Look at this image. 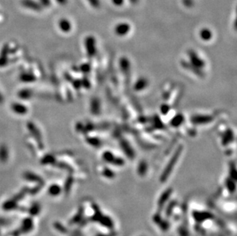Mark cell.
Wrapping results in <instances>:
<instances>
[{"label": "cell", "mask_w": 237, "mask_h": 236, "mask_svg": "<svg viewBox=\"0 0 237 236\" xmlns=\"http://www.w3.org/2000/svg\"><path fill=\"white\" fill-rule=\"evenodd\" d=\"M183 5L187 8H190L193 6V0H183Z\"/></svg>", "instance_id": "83f0119b"}, {"label": "cell", "mask_w": 237, "mask_h": 236, "mask_svg": "<svg viewBox=\"0 0 237 236\" xmlns=\"http://www.w3.org/2000/svg\"><path fill=\"white\" fill-rule=\"evenodd\" d=\"M120 62L122 71H123V72L125 75L126 74L127 75L129 73V71H130V63H129V61L127 58H121Z\"/></svg>", "instance_id": "e0dca14e"}, {"label": "cell", "mask_w": 237, "mask_h": 236, "mask_svg": "<svg viewBox=\"0 0 237 236\" xmlns=\"http://www.w3.org/2000/svg\"><path fill=\"white\" fill-rule=\"evenodd\" d=\"M200 37L202 40L205 41V42H208L213 37V33L211 30L209 29L208 28H203L200 30Z\"/></svg>", "instance_id": "7c38bea8"}, {"label": "cell", "mask_w": 237, "mask_h": 236, "mask_svg": "<svg viewBox=\"0 0 237 236\" xmlns=\"http://www.w3.org/2000/svg\"><path fill=\"white\" fill-rule=\"evenodd\" d=\"M49 192L52 196H57L59 195V193H60V187H59L56 185L52 186L49 189Z\"/></svg>", "instance_id": "cb8c5ba5"}, {"label": "cell", "mask_w": 237, "mask_h": 236, "mask_svg": "<svg viewBox=\"0 0 237 236\" xmlns=\"http://www.w3.org/2000/svg\"><path fill=\"white\" fill-rule=\"evenodd\" d=\"M25 178L26 179H29L31 181H35V182H38V181H41V179L39 178V176H38L37 175L34 174V173H26L24 175Z\"/></svg>", "instance_id": "7402d4cb"}, {"label": "cell", "mask_w": 237, "mask_h": 236, "mask_svg": "<svg viewBox=\"0 0 237 236\" xmlns=\"http://www.w3.org/2000/svg\"><path fill=\"white\" fill-rule=\"evenodd\" d=\"M85 48L86 52L89 57L92 58L95 55L97 49H96V41L93 36H88L85 39Z\"/></svg>", "instance_id": "277c9868"}, {"label": "cell", "mask_w": 237, "mask_h": 236, "mask_svg": "<svg viewBox=\"0 0 237 236\" xmlns=\"http://www.w3.org/2000/svg\"><path fill=\"white\" fill-rule=\"evenodd\" d=\"M182 150H183V146H179V147L177 149V150H176L174 154L173 155V156H172L171 159H170V162H169L168 164L167 165V167H166L165 170H164V172L163 175H162V176H161V180L162 181H165L166 179H167V178L168 177L169 174H170L171 171L173 170V166H174L175 163L177 162V160H178V158H179V156H180V153H181Z\"/></svg>", "instance_id": "6da1fadb"}, {"label": "cell", "mask_w": 237, "mask_h": 236, "mask_svg": "<svg viewBox=\"0 0 237 236\" xmlns=\"http://www.w3.org/2000/svg\"><path fill=\"white\" fill-rule=\"evenodd\" d=\"M19 79L21 81L25 82V83H31V82H34L36 78L33 74L25 72V73L21 74L19 76Z\"/></svg>", "instance_id": "9a60e30c"}, {"label": "cell", "mask_w": 237, "mask_h": 236, "mask_svg": "<svg viewBox=\"0 0 237 236\" xmlns=\"http://www.w3.org/2000/svg\"><path fill=\"white\" fill-rule=\"evenodd\" d=\"M39 206H36H36H33V207L31 208V214H33V215H36V214H37L38 212H39Z\"/></svg>", "instance_id": "f546056e"}, {"label": "cell", "mask_w": 237, "mask_h": 236, "mask_svg": "<svg viewBox=\"0 0 237 236\" xmlns=\"http://www.w3.org/2000/svg\"><path fill=\"white\" fill-rule=\"evenodd\" d=\"M57 2L62 5L66 4V3H67V0H57Z\"/></svg>", "instance_id": "1f68e13d"}, {"label": "cell", "mask_w": 237, "mask_h": 236, "mask_svg": "<svg viewBox=\"0 0 237 236\" xmlns=\"http://www.w3.org/2000/svg\"><path fill=\"white\" fill-rule=\"evenodd\" d=\"M23 4H24V6H26V7L30 8L31 9H34V10H39V9H40V6H39L37 3L33 2L31 1H29V0L23 2Z\"/></svg>", "instance_id": "44dd1931"}, {"label": "cell", "mask_w": 237, "mask_h": 236, "mask_svg": "<svg viewBox=\"0 0 237 236\" xmlns=\"http://www.w3.org/2000/svg\"><path fill=\"white\" fill-rule=\"evenodd\" d=\"M9 158V150L8 147L5 144H2L0 146V162L6 163Z\"/></svg>", "instance_id": "5bb4252c"}, {"label": "cell", "mask_w": 237, "mask_h": 236, "mask_svg": "<svg viewBox=\"0 0 237 236\" xmlns=\"http://www.w3.org/2000/svg\"><path fill=\"white\" fill-rule=\"evenodd\" d=\"M148 85V81L145 78V77H140L134 85V90L139 91V90H142L145 89Z\"/></svg>", "instance_id": "8fae6325"}, {"label": "cell", "mask_w": 237, "mask_h": 236, "mask_svg": "<svg viewBox=\"0 0 237 236\" xmlns=\"http://www.w3.org/2000/svg\"><path fill=\"white\" fill-rule=\"evenodd\" d=\"M87 141L88 143H89V144L91 145H94V146H95V145L97 144V143H98V140H97V139H96V138H88L87 139Z\"/></svg>", "instance_id": "f1b7e54d"}, {"label": "cell", "mask_w": 237, "mask_h": 236, "mask_svg": "<svg viewBox=\"0 0 237 236\" xmlns=\"http://www.w3.org/2000/svg\"><path fill=\"white\" fill-rule=\"evenodd\" d=\"M181 65L183 66L185 69L190 71V72H192V73H194L195 75L198 76V77H203V76H204V73H203V71H202L201 69L198 68V67L193 65V64L190 63V62H187V61L183 60L181 62Z\"/></svg>", "instance_id": "8992f818"}, {"label": "cell", "mask_w": 237, "mask_h": 236, "mask_svg": "<svg viewBox=\"0 0 237 236\" xmlns=\"http://www.w3.org/2000/svg\"><path fill=\"white\" fill-rule=\"evenodd\" d=\"M9 52V48L8 44L3 45L0 52V67L6 66L8 64V54Z\"/></svg>", "instance_id": "9c48e42d"}, {"label": "cell", "mask_w": 237, "mask_h": 236, "mask_svg": "<svg viewBox=\"0 0 237 236\" xmlns=\"http://www.w3.org/2000/svg\"><path fill=\"white\" fill-rule=\"evenodd\" d=\"M81 69H82L84 72H88L89 71V66L88 65V64H83Z\"/></svg>", "instance_id": "4dcf8cb0"}, {"label": "cell", "mask_w": 237, "mask_h": 236, "mask_svg": "<svg viewBox=\"0 0 237 236\" xmlns=\"http://www.w3.org/2000/svg\"><path fill=\"white\" fill-rule=\"evenodd\" d=\"M183 116L181 114H178L177 115V116H175L174 118H173V119L171 120V122H170V123H171V125L173 127H179L180 124H181L182 123H183Z\"/></svg>", "instance_id": "ac0fdd59"}, {"label": "cell", "mask_w": 237, "mask_h": 236, "mask_svg": "<svg viewBox=\"0 0 237 236\" xmlns=\"http://www.w3.org/2000/svg\"><path fill=\"white\" fill-rule=\"evenodd\" d=\"M92 112L94 114H97L100 112V103L98 100L94 98L92 101V107H91Z\"/></svg>", "instance_id": "d6986e66"}, {"label": "cell", "mask_w": 237, "mask_h": 236, "mask_svg": "<svg viewBox=\"0 0 237 236\" xmlns=\"http://www.w3.org/2000/svg\"><path fill=\"white\" fill-rule=\"evenodd\" d=\"M55 159L54 156H51V155H46L42 159L41 163L43 164H50V163H55Z\"/></svg>", "instance_id": "603a6c76"}, {"label": "cell", "mask_w": 237, "mask_h": 236, "mask_svg": "<svg viewBox=\"0 0 237 236\" xmlns=\"http://www.w3.org/2000/svg\"><path fill=\"white\" fill-rule=\"evenodd\" d=\"M27 128L29 130V133H31V136L35 138V140L37 142L38 146H39L40 149H42L44 145H43V140L42 137H41V133L39 130V129L36 127V125L35 124L32 122H28L27 123Z\"/></svg>", "instance_id": "7a4b0ae2"}, {"label": "cell", "mask_w": 237, "mask_h": 236, "mask_svg": "<svg viewBox=\"0 0 237 236\" xmlns=\"http://www.w3.org/2000/svg\"><path fill=\"white\" fill-rule=\"evenodd\" d=\"M130 30V25L127 22H120L114 28V32L118 36H124L128 34Z\"/></svg>", "instance_id": "5b68a950"}, {"label": "cell", "mask_w": 237, "mask_h": 236, "mask_svg": "<svg viewBox=\"0 0 237 236\" xmlns=\"http://www.w3.org/2000/svg\"><path fill=\"white\" fill-rule=\"evenodd\" d=\"M104 159L107 162H109V163H114V164H117V165H121L124 163V161L122 159H120V158H117L112 154L111 152L109 151H106L105 153H104L103 156Z\"/></svg>", "instance_id": "30bf717a"}, {"label": "cell", "mask_w": 237, "mask_h": 236, "mask_svg": "<svg viewBox=\"0 0 237 236\" xmlns=\"http://www.w3.org/2000/svg\"><path fill=\"white\" fill-rule=\"evenodd\" d=\"M188 56L189 58H190V62L191 64H193V65L196 66V67H198V68H203L206 65V63L203 61V58L200 57L198 55V54L196 52L193 50H189L188 51Z\"/></svg>", "instance_id": "3957f363"}, {"label": "cell", "mask_w": 237, "mask_h": 236, "mask_svg": "<svg viewBox=\"0 0 237 236\" xmlns=\"http://www.w3.org/2000/svg\"><path fill=\"white\" fill-rule=\"evenodd\" d=\"M169 110H170V107L167 104H163L160 107V110H161V113L163 114H167L168 113Z\"/></svg>", "instance_id": "484cf974"}, {"label": "cell", "mask_w": 237, "mask_h": 236, "mask_svg": "<svg viewBox=\"0 0 237 236\" xmlns=\"http://www.w3.org/2000/svg\"><path fill=\"white\" fill-rule=\"evenodd\" d=\"M139 0H129V2H130L131 4H137V2H138Z\"/></svg>", "instance_id": "d6a6232c"}, {"label": "cell", "mask_w": 237, "mask_h": 236, "mask_svg": "<svg viewBox=\"0 0 237 236\" xmlns=\"http://www.w3.org/2000/svg\"><path fill=\"white\" fill-rule=\"evenodd\" d=\"M3 100H4V99H3V97H2V94L0 93V104L2 103Z\"/></svg>", "instance_id": "836d02e7"}, {"label": "cell", "mask_w": 237, "mask_h": 236, "mask_svg": "<svg viewBox=\"0 0 237 236\" xmlns=\"http://www.w3.org/2000/svg\"><path fill=\"white\" fill-rule=\"evenodd\" d=\"M32 95L33 93L30 89H22V90H19V93H18V96L21 99H23V100L30 99L32 97Z\"/></svg>", "instance_id": "2e32d148"}, {"label": "cell", "mask_w": 237, "mask_h": 236, "mask_svg": "<svg viewBox=\"0 0 237 236\" xmlns=\"http://www.w3.org/2000/svg\"><path fill=\"white\" fill-rule=\"evenodd\" d=\"M11 108L14 113L19 115H24L28 113L27 107L25 106L24 104H22L18 103V102H15V103L12 104Z\"/></svg>", "instance_id": "ba28073f"}, {"label": "cell", "mask_w": 237, "mask_h": 236, "mask_svg": "<svg viewBox=\"0 0 237 236\" xmlns=\"http://www.w3.org/2000/svg\"><path fill=\"white\" fill-rule=\"evenodd\" d=\"M88 2L94 9H99L101 6L100 0H87Z\"/></svg>", "instance_id": "d4e9b609"}, {"label": "cell", "mask_w": 237, "mask_h": 236, "mask_svg": "<svg viewBox=\"0 0 237 236\" xmlns=\"http://www.w3.org/2000/svg\"><path fill=\"white\" fill-rule=\"evenodd\" d=\"M125 0H111L112 4L114 5L115 6H123Z\"/></svg>", "instance_id": "4316f807"}, {"label": "cell", "mask_w": 237, "mask_h": 236, "mask_svg": "<svg viewBox=\"0 0 237 236\" xmlns=\"http://www.w3.org/2000/svg\"><path fill=\"white\" fill-rule=\"evenodd\" d=\"M33 227V223L32 221L30 219H27L26 220H24L22 223V230L24 231L25 232H27L31 231Z\"/></svg>", "instance_id": "ffe728a7"}, {"label": "cell", "mask_w": 237, "mask_h": 236, "mask_svg": "<svg viewBox=\"0 0 237 236\" xmlns=\"http://www.w3.org/2000/svg\"><path fill=\"white\" fill-rule=\"evenodd\" d=\"M213 120V118L210 115H203V114H199V115H195L193 118H191L192 123H193V124H206V123H210L212 120Z\"/></svg>", "instance_id": "52a82bcc"}, {"label": "cell", "mask_w": 237, "mask_h": 236, "mask_svg": "<svg viewBox=\"0 0 237 236\" xmlns=\"http://www.w3.org/2000/svg\"><path fill=\"white\" fill-rule=\"evenodd\" d=\"M59 26L63 32H69L72 29V24L68 19H62L59 22Z\"/></svg>", "instance_id": "4fadbf2b"}]
</instances>
